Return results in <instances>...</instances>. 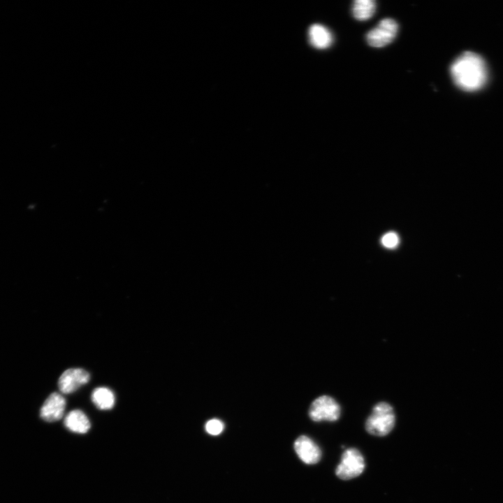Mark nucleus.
Segmentation results:
<instances>
[{
	"mask_svg": "<svg viewBox=\"0 0 503 503\" xmlns=\"http://www.w3.org/2000/svg\"><path fill=\"white\" fill-rule=\"evenodd\" d=\"M450 73L455 85L460 89L468 92L481 89L487 79L484 61L472 52L459 55L451 65Z\"/></svg>",
	"mask_w": 503,
	"mask_h": 503,
	"instance_id": "f257e3e1",
	"label": "nucleus"
},
{
	"mask_svg": "<svg viewBox=\"0 0 503 503\" xmlns=\"http://www.w3.org/2000/svg\"><path fill=\"white\" fill-rule=\"evenodd\" d=\"M395 424V414L393 407L388 402H380L372 408L365 421L366 431L374 436L387 435Z\"/></svg>",
	"mask_w": 503,
	"mask_h": 503,
	"instance_id": "f03ea898",
	"label": "nucleus"
},
{
	"mask_svg": "<svg viewBox=\"0 0 503 503\" xmlns=\"http://www.w3.org/2000/svg\"><path fill=\"white\" fill-rule=\"evenodd\" d=\"M365 467V459L362 453L355 448H350L342 453L335 474L342 480H349L360 475Z\"/></svg>",
	"mask_w": 503,
	"mask_h": 503,
	"instance_id": "7ed1b4c3",
	"label": "nucleus"
},
{
	"mask_svg": "<svg viewBox=\"0 0 503 503\" xmlns=\"http://www.w3.org/2000/svg\"><path fill=\"white\" fill-rule=\"evenodd\" d=\"M398 29V24L395 20L390 17L384 18L367 33L366 41L373 48L385 47L395 38Z\"/></svg>",
	"mask_w": 503,
	"mask_h": 503,
	"instance_id": "20e7f679",
	"label": "nucleus"
},
{
	"mask_svg": "<svg viewBox=\"0 0 503 503\" xmlns=\"http://www.w3.org/2000/svg\"><path fill=\"white\" fill-rule=\"evenodd\" d=\"M341 415L339 403L332 397L321 395L316 398L309 409V418L316 422L338 420Z\"/></svg>",
	"mask_w": 503,
	"mask_h": 503,
	"instance_id": "39448f33",
	"label": "nucleus"
},
{
	"mask_svg": "<svg viewBox=\"0 0 503 503\" xmlns=\"http://www.w3.org/2000/svg\"><path fill=\"white\" fill-rule=\"evenodd\" d=\"M90 375L82 368H70L65 370L58 380L59 391L69 394L77 391L81 386L88 383Z\"/></svg>",
	"mask_w": 503,
	"mask_h": 503,
	"instance_id": "423d86ee",
	"label": "nucleus"
},
{
	"mask_svg": "<svg viewBox=\"0 0 503 503\" xmlns=\"http://www.w3.org/2000/svg\"><path fill=\"white\" fill-rule=\"evenodd\" d=\"M65 398L58 393H51L40 410V416L47 422H54L61 418L66 408Z\"/></svg>",
	"mask_w": 503,
	"mask_h": 503,
	"instance_id": "0eeeda50",
	"label": "nucleus"
},
{
	"mask_svg": "<svg viewBox=\"0 0 503 503\" xmlns=\"http://www.w3.org/2000/svg\"><path fill=\"white\" fill-rule=\"evenodd\" d=\"M293 446L298 456L306 464H316L321 458L319 446L307 436H300L295 441Z\"/></svg>",
	"mask_w": 503,
	"mask_h": 503,
	"instance_id": "6e6552de",
	"label": "nucleus"
},
{
	"mask_svg": "<svg viewBox=\"0 0 503 503\" xmlns=\"http://www.w3.org/2000/svg\"><path fill=\"white\" fill-rule=\"evenodd\" d=\"M309 43L316 49L323 50L329 48L333 41V34L325 26L314 24L308 31Z\"/></svg>",
	"mask_w": 503,
	"mask_h": 503,
	"instance_id": "1a4fd4ad",
	"label": "nucleus"
},
{
	"mask_svg": "<svg viewBox=\"0 0 503 503\" xmlns=\"http://www.w3.org/2000/svg\"><path fill=\"white\" fill-rule=\"evenodd\" d=\"M66 428L71 432L84 434L90 428V422L86 414L79 409H74L64 418Z\"/></svg>",
	"mask_w": 503,
	"mask_h": 503,
	"instance_id": "9d476101",
	"label": "nucleus"
},
{
	"mask_svg": "<svg viewBox=\"0 0 503 503\" xmlns=\"http://www.w3.org/2000/svg\"><path fill=\"white\" fill-rule=\"evenodd\" d=\"M92 400L97 408L106 410L113 407L115 398L110 389L105 387H99L93 391Z\"/></svg>",
	"mask_w": 503,
	"mask_h": 503,
	"instance_id": "9b49d317",
	"label": "nucleus"
},
{
	"mask_svg": "<svg viewBox=\"0 0 503 503\" xmlns=\"http://www.w3.org/2000/svg\"><path fill=\"white\" fill-rule=\"evenodd\" d=\"M376 7L373 0H356L353 2L352 15L357 20L365 21L373 16Z\"/></svg>",
	"mask_w": 503,
	"mask_h": 503,
	"instance_id": "f8f14e48",
	"label": "nucleus"
},
{
	"mask_svg": "<svg viewBox=\"0 0 503 503\" xmlns=\"http://www.w3.org/2000/svg\"><path fill=\"white\" fill-rule=\"evenodd\" d=\"M224 428V423L216 418L209 420L205 425L206 432L211 435H219L223 431Z\"/></svg>",
	"mask_w": 503,
	"mask_h": 503,
	"instance_id": "ddd939ff",
	"label": "nucleus"
},
{
	"mask_svg": "<svg viewBox=\"0 0 503 503\" xmlns=\"http://www.w3.org/2000/svg\"><path fill=\"white\" fill-rule=\"evenodd\" d=\"M398 236L393 232L385 234L381 238L382 245L387 248H394L398 245Z\"/></svg>",
	"mask_w": 503,
	"mask_h": 503,
	"instance_id": "4468645a",
	"label": "nucleus"
}]
</instances>
